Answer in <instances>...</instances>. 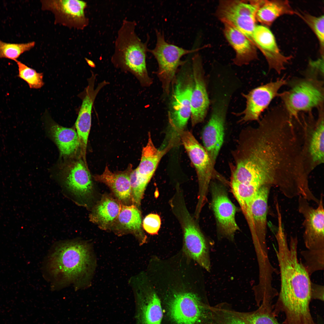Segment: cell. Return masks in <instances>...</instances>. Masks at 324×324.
<instances>
[{"mask_svg":"<svg viewBox=\"0 0 324 324\" xmlns=\"http://www.w3.org/2000/svg\"><path fill=\"white\" fill-rule=\"evenodd\" d=\"M231 154V182L279 188L291 182L296 172L297 155L293 140L272 128L248 126L243 129Z\"/></svg>","mask_w":324,"mask_h":324,"instance_id":"1","label":"cell"},{"mask_svg":"<svg viewBox=\"0 0 324 324\" xmlns=\"http://www.w3.org/2000/svg\"><path fill=\"white\" fill-rule=\"evenodd\" d=\"M276 251L280 276V288L274 305L279 311L292 317H299L310 311L311 282L309 274L298 257V239L291 236L289 244L284 230L275 234Z\"/></svg>","mask_w":324,"mask_h":324,"instance_id":"2","label":"cell"},{"mask_svg":"<svg viewBox=\"0 0 324 324\" xmlns=\"http://www.w3.org/2000/svg\"><path fill=\"white\" fill-rule=\"evenodd\" d=\"M91 248L77 239L60 241L52 246L42 269L51 290L72 286L77 291L89 285L94 265Z\"/></svg>","mask_w":324,"mask_h":324,"instance_id":"3","label":"cell"},{"mask_svg":"<svg viewBox=\"0 0 324 324\" xmlns=\"http://www.w3.org/2000/svg\"><path fill=\"white\" fill-rule=\"evenodd\" d=\"M159 297L163 312L161 324H218L214 307L197 293L170 290Z\"/></svg>","mask_w":324,"mask_h":324,"instance_id":"4","label":"cell"},{"mask_svg":"<svg viewBox=\"0 0 324 324\" xmlns=\"http://www.w3.org/2000/svg\"><path fill=\"white\" fill-rule=\"evenodd\" d=\"M136 24L134 21H123L118 32L111 61L116 67L133 74L142 86H148L152 82L146 62L149 38L145 43L142 42L135 32Z\"/></svg>","mask_w":324,"mask_h":324,"instance_id":"5","label":"cell"},{"mask_svg":"<svg viewBox=\"0 0 324 324\" xmlns=\"http://www.w3.org/2000/svg\"><path fill=\"white\" fill-rule=\"evenodd\" d=\"M303 76L287 80L288 89L278 96L289 114L296 119L301 112L324 106L323 77L307 70Z\"/></svg>","mask_w":324,"mask_h":324,"instance_id":"6","label":"cell"},{"mask_svg":"<svg viewBox=\"0 0 324 324\" xmlns=\"http://www.w3.org/2000/svg\"><path fill=\"white\" fill-rule=\"evenodd\" d=\"M182 229L185 254L208 271L210 269L208 248L203 235L186 206L185 200L177 199L170 205Z\"/></svg>","mask_w":324,"mask_h":324,"instance_id":"7","label":"cell"},{"mask_svg":"<svg viewBox=\"0 0 324 324\" xmlns=\"http://www.w3.org/2000/svg\"><path fill=\"white\" fill-rule=\"evenodd\" d=\"M178 134L196 172L199 191L194 214L199 216L206 201L211 181L214 179L222 181L223 178L212 169L206 151L191 132L184 130L178 131Z\"/></svg>","mask_w":324,"mask_h":324,"instance_id":"8","label":"cell"},{"mask_svg":"<svg viewBox=\"0 0 324 324\" xmlns=\"http://www.w3.org/2000/svg\"><path fill=\"white\" fill-rule=\"evenodd\" d=\"M189 64L188 60L185 61L172 82L168 116L170 125L177 132L184 130L191 115L194 79L192 67Z\"/></svg>","mask_w":324,"mask_h":324,"instance_id":"9","label":"cell"},{"mask_svg":"<svg viewBox=\"0 0 324 324\" xmlns=\"http://www.w3.org/2000/svg\"><path fill=\"white\" fill-rule=\"evenodd\" d=\"M214 94L211 115L203 129L202 137L212 167L216 171L217 159L224 142L226 113L231 96L226 92Z\"/></svg>","mask_w":324,"mask_h":324,"instance_id":"10","label":"cell"},{"mask_svg":"<svg viewBox=\"0 0 324 324\" xmlns=\"http://www.w3.org/2000/svg\"><path fill=\"white\" fill-rule=\"evenodd\" d=\"M318 116L315 120L311 112L301 118L303 133L302 157L304 163L310 173L324 161V107L318 109Z\"/></svg>","mask_w":324,"mask_h":324,"instance_id":"11","label":"cell"},{"mask_svg":"<svg viewBox=\"0 0 324 324\" xmlns=\"http://www.w3.org/2000/svg\"><path fill=\"white\" fill-rule=\"evenodd\" d=\"M157 42L154 48L148 50L156 59L158 66L157 73L163 91L169 94L171 84L178 68L185 62L181 60L182 56L195 52L198 50H186L169 44L165 40L163 32L156 30Z\"/></svg>","mask_w":324,"mask_h":324,"instance_id":"12","label":"cell"},{"mask_svg":"<svg viewBox=\"0 0 324 324\" xmlns=\"http://www.w3.org/2000/svg\"><path fill=\"white\" fill-rule=\"evenodd\" d=\"M298 210L304 218L303 239L307 250L324 251V209L323 197L320 195L318 206L314 208L306 199L298 196Z\"/></svg>","mask_w":324,"mask_h":324,"instance_id":"13","label":"cell"},{"mask_svg":"<svg viewBox=\"0 0 324 324\" xmlns=\"http://www.w3.org/2000/svg\"><path fill=\"white\" fill-rule=\"evenodd\" d=\"M257 9V6L250 1H221L217 15L223 23L233 26L251 40L256 25Z\"/></svg>","mask_w":324,"mask_h":324,"instance_id":"14","label":"cell"},{"mask_svg":"<svg viewBox=\"0 0 324 324\" xmlns=\"http://www.w3.org/2000/svg\"><path fill=\"white\" fill-rule=\"evenodd\" d=\"M285 77L279 78L251 90L247 94H242L246 100L245 109L238 115H242L239 122L245 123L252 121L258 122L262 113L268 107L272 100L279 96V91L286 85Z\"/></svg>","mask_w":324,"mask_h":324,"instance_id":"15","label":"cell"},{"mask_svg":"<svg viewBox=\"0 0 324 324\" xmlns=\"http://www.w3.org/2000/svg\"><path fill=\"white\" fill-rule=\"evenodd\" d=\"M212 180L211 206L217 223L221 233L232 239L239 230L236 220V208L229 199L223 185Z\"/></svg>","mask_w":324,"mask_h":324,"instance_id":"16","label":"cell"},{"mask_svg":"<svg viewBox=\"0 0 324 324\" xmlns=\"http://www.w3.org/2000/svg\"><path fill=\"white\" fill-rule=\"evenodd\" d=\"M41 9L52 12L55 24L82 30L88 24L85 10L86 2L78 0H41Z\"/></svg>","mask_w":324,"mask_h":324,"instance_id":"17","label":"cell"},{"mask_svg":"<svg viewBox=\"0 0 324 324\" xmlns=\"http://www.w3.org/2000/svg\"><path fill=\"white\" fill-rule=\"evenodd\" d=\"M96 74L92 73L88 79L87 87L79 96L82 99V105L75 123L83 159L86 160V151L88 137L92 122V106L97 95L100 90L108 82L104 81L98 84L94 88Z\"/></svg>","mask_w":324,"mask_h":324,"instance_id":"18","label":"cell"},{"mask_svg":"<svg viewBox=\"0 0 324 324\" xmlns=\"http://www.w3.org/2000/svg\"><path fill=\"white\" fill-rule=\"evenodd\" d=\"M61 178L65 188L76 201L83 200L92 192L91 175L86 164L81 160L65 164L61 171Z\"/></svg>","mask_w":324,"mask_h":324,"instance_id":"19","label":"cell"},{"mask_svg":"<svg viewBox=\"0 0 324 324\" xmlns=\"http://www.w3.org/2000/svg\"><path fill=\"white\" fill-rule=\"evenodd\" d=\"M194 86L191 99L192 125L202 122L206 116L210 104L201 58L195 54L192 58Z\"/></svg>","mask_w":324,"mask_h":324,"instance_id":"20","label":"cell"},{"mask_svg":"<svg viewBox=\"0 0 324 324\" xmlns=\"http://www.w3.org/2000/svg\"><path fill=\"white\" fill-rule=\"evenodd\" d=\"M252 42L264 56L269 69L274 70L280 74L285 69V65L292 57L285 56L280 52L274 36L268 27L256 25L254 31Z\"/></svg>","mask_w":324,"mask_h":324,"instance_id":"21","label":"cell"},{"mask_svg":"<svg viewBox=\"0 0 324 324\" xmlns=\"http://www.w3.org/2000/svg\"><path fill=\"white\" fill-rule=\"evenodd\" d=\"M272 186L266 185L261 187L257 191L251 203L252 216L255 237L254 240L258 249L267 250V214L268 199Z\"/></svg>","mask_w":324,"mask_h":324,"instance_id":"22","label":"cell"},{"mask_svg":"<svg viewBox=\"0 0 324 324\" xmlns=\"http://www.w3.org/2000/svg\"><path fill=\"white\" fill-rule=\"evenodd\" d=\"M136 300L138 324H161L163 312L161 302L154 289L150 287L140 289Z\"/></svg>","mask_w":324,"mask_h":324,"instance_id":"23","label":"cell"},{"mask_svg":"<svg viewBox=\"0 0 324 324\" xmlns=\"http://www.w3.org/2000/svg\"><path fill=\"white\" fill-rule=\"evenodd\" d=\"M224 32L234 50V63L238 66L246 65L257 58L256 47L248 38L238 29L226 23H223Z\"/></svg>","mask_w":324,"mask_h":324,"instance_id":"24","label":"cell"},{"mask_svg":"<svg viewBox=\"0 0 324 324\" xmlns=\"http://www.w3.org/2000/svg\"><path fill=\"white\" fill-rule=\"evenodd\" d=\"M49 130L62 156L70 157L74 155L80 144L77 134L74 129L62 127L50 120Z\"/></svg>","mask_w":324,"mask_h":324,"instance_id":"25","label":"cell"},{"mask_svg":"<svg viewBox=\"0 0 324 324\" xmlns=\"http://www.w3.org/2000/svg\"><path fill=\"white\" fill-rule=\"evenodd\" d=\"M117 172H112L106 166L103 173L93 177L97 181L103 183L112 190L118 199L125 201L130 198L131 188L129 174L131 168Z\"/></svg>","mask_w":324,"mask_h":324,"instance_id":"26","label":"cell"},{"mask_svg":"<svg viewBox=\"0 0 324 324\" xmlns=\"http://www.w3.org/2000/svg\"><path fill=\"white\" fill-rule=\"evenodd\" d=\"M148 142L142 149L141 160L136 169L139 175L150 180L163 157L169 151L172 145L160 150L154 144L150 133L148 132Z\"/></svg>","mask_w":324,"mask_h":324,"instance_id":"27","label":"cell"},{"mask_svg":"<svg viewBox=\"0 0 324 324\" xmlns=\"http://www.w3.org/2000/svg\"><path fill=\"white\" fill-rule=\"evenodd\" d=\"M296 13L287 0H260L256 19L262 25L268 27L280 16Z\"/></svg>","mask_w":324,"mask_h":324,"instance_id":"28","label":"cell"},{"mask_svg":"<svg viewBox=\"0 0 324 324\" xmlns=\"http://www.w3.org/2000/svg\"><path fill=\"white\" fill-rule=\"evenodd\" d=\"M120 209V204L112 198L105 197L94 208L89 218L92 222L105 228L117 219Z\"/></svg>","mask_w":324,"mask_h":324,"instance_id":"29","label":"cell"},{"mask_svg":"<svg viewBox=\"0 0 324 324\" xmlns=\"http://www.w3.org/2000/svg\"><path fill=\"white\" fill-rule=\"evenodd\" d=\"M232 191L238 203L246 220L253 239L255 237L251 213V204L258 190L256 187L230 182Z\"/></svg>","mask_w":324,"mask_h":324,"instance_id":"30","label":"cell"},{"mask_svg":"<svg viewBox=\"0 0 324 324\" xmlns=\"http://www.w3.org/2000/svg\"><path fill=\"white\" fill-rule=\"evenodd\" d=\"M117 219L123 229L131 231L138 232L146 242V238L141 229V212L136 206H127L120 204V209Z\"/></svg>","mask_w":324,"mask_h":324,"instance_id":"31","label":"cell"},{"mask_svg":"<svg viewBox=\"0 0 324 324\" xmlns=\"http://www.w3.org/2000/svg\"><path fill=\"white\" fill-rule=\"evenodd\" d=\"M256 310L239 314L248 324H280L273 312L272 303H263Z\"/></svg>","mask_w":324,"mask_h":324,"instance_id":"32","label":"cell"},{"mask_svg":"<svg viewBox=\"0 0 324 324\" xmlns=\"http://www.w3.org/2000/svg\"><path fill=\"white\" fill-rule=\"evenodd\" d=\"M35 44L33 41L27 43H10L0 39V59L7 58L16 62L22 54L33 48Z\"/></svg>","mask_w":324,"mask_h":324,"instance_id":"33","label":"cell"},{"mask_svg":"<svg viewBox=\"0 0 324 324\" xmlns=\"http://www.w3.org/2000/svg\"><path fill=\"white\" fill-rule=\"evenodd\" d=\"M214 307L218 324H248L239 312L233 309L229 304L222 303Z\"/></svg>","mask_w":324,"mask_h":324,"instance_id":"34","label":"cell"},{"mask_svg":"<svg viewBox=\"0 0 324 324\" xmlns=\"http://www.w3.org/2000/svg\"><path fill=\"white\" fill-rule=\"evenodd\" d=\"M15 62L18 68V76L25 81L30 88L39 89L43 86V73H38L34 69L18 60Z\"/></svg>","mask_w":324,"mask_h":324,"instance_id":"35","label":"cell"},{"mask_svg":"<svg viewBox=\"0 0 324 324\" xmlns=\"http://www.w3.org/2000/svg\"><path fill=\"white\" fill-rule=\"evenodd\" d=\"M309 26L315 34L319 42L321 56H324V16H316L307 13L300 14L296 12Z\"/></svg>","mask_w":324,"mask_h":324,"instance_id":"36","label":"cell"},{"mask_svg":"<svg viewBox=\"0 0 324 324\" xmlns=\"http://www.w3.org/2000/svg\"><path fill=\"white\" fill-rule=\"evenodd\" d=\"M133 202L139 206L142 199L145 190L150 180L140 176L136 170H131L129 174Z\"/></svg>","mask_w":324,"mask_h":324,"instance_id":"37","label":"cell"},{"mask_svg":"<svg viewBox=\"0 0 324 324\" xmlns=\"http://www.w3.org/2000/svg\"><path fill=\"white\" fill-rule=\"evenodd\" d=\"M161 224V220L159 215L152 213L147 215L144 219L142 223L144 229L148 233L152 235L158 234Z\"/></svg>","mask_w":324,"mask_h":324,"instance_id":"38","label":"cell"},{"mask_svg":"<svg viewBox=\"0 0 324 324\" xmlns=\"http://www.w3.org/2000/svg\"><path fill=\"white\" fill-rule=\"evenodd\" d=\"M311 298L323 301L324 286H323L311 283Z\"/></svg>","mask_w":324,"mask_h":324,"instance_id":"39","label":"cell"},{"mask_svg":"<svg viewBox=\"0 0 324 324\" xmlns=\"http://www.w3.org/2000/svg\"><path fill=\"white\" fill-rule=\"evenodd\" d=\"M86 60L87 61V63L89 64V65H90L91 66H92V65H93V62H92L91 61V60H88L87 58H86Z\"/></svg>","mask_w":324,"mask_h":324,"instance_id":"40","label":"cell"}]
</instances>
